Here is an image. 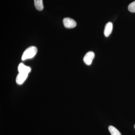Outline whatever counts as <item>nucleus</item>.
Returning <instances> with one entry per match:
<instances>
[{
	"instance_id": "obj_1",
	"label": "nucleus",
	"mask_w": 135,
	"mask_h": 135,
	"mask_svg": "<svg viewBox=\"0 0 135 135\" xmlns=\"http://www.w3.org/2000/svg\"><path fill=\"white\" fill-rule=\"evenodd\" d=\"M37 52V49L35 46H31L27 48L23 53L22 57V60L33 58Z\"/></svg>"
},
{
	"instance_id": "obj_2",
	"label": "nucleus",
	"mask_w": 135,
	"mask_h": 135,
	"mask_svg": "<svg viewBox=\"0 0 135 135\" xmlns=\"http://www.w3.org/2000/svg\"><path fill=\"white\" fill-rule=\"evenodd\" d=\"M63 24L66 28L71 29L75 27L77 23L75 20L69 17L64 18L63 20Z\"/></svg>"
},
{
	"instance_id": "obj_3",
	"label": "nucleus",
	"mask_w": 135,
	"mask_h": 135,
	"mask_svg": "<svg viewBox=\"0 0 135 135\" xmlns=\"http://www.w3.org/2000/svg\"><path fill=\"white\" fill-rule=\"evenodd\" d=\"M95 57V54L92 51L88 52L84 56L83 61L86 64L90 65L92 64V61Z\"/></svg>"
},
{
	"instance_id": "obj_4",
	"label": "nucleus",
	"mask_w": 135,
	"mask_h": 135,
	"mask_svg": "<svg viewBox=\"0 0 135 135\" xmlns=\"http://www.w3.org/2000/svg\"><path fill=\"white\" fill-rule=\"evenodd\" d=\"M28 74H27L19 73L16 78V82L18 85H21L24 83L25 81L27 79Z\"/></svg>"
},
{
	"instance_id": "obj_5",
	"label": "nucleus",
	"mask_w": 135,
	"mask_h": 135,
	"mask_svg": "<svg viewBox=\"0 0 135 135\" xmlns=\"http://www.w3.org/2000/svg\"><path fill=\"white\" fill-rule=\"evenodd\" d=\"M18 70L19 73L29 74V73L31 72V69L29 66H26L23 63H20L18 67Z\"/></svg>"
},
{
	"instance_id": "obj_6",
	"label": "nucleus",
	"mask_w": 135,
	"mask_h": 135,
	"mask_svg": "<svg viewBox=\"0 0 135 135\" xmlns=\"http://www.w3.org/2000/svg\"><path fill=\"white\" fill-rule=\"evenodd\" d=\"M113 25L112 22H109L106 24L104 30V34L105 37H108L112 31Z\"/></svg>"
},
{
	"instance_id": "obj_7",
	"label": "nucleus",
	"mask_w": 135,
	"mask_h": 135,
	"mask_svg": "<svg viewBox=\"0 0 135 135\" xmlns=\"http://www.w3.org/2000/svg\"><path fill=\"white\" fill-rule=\"evenodd\" d=\"M35 8L38 10L42 11L44 8L42 0H34Z\"/></svg>"
},
{
	"instance_id": "obj_8",
	"label": "nucleus",
	"mask_w": 135,
	"mask_h": 135,
	"mask_svg": "<svg viewBox=\"0 0 135 135\" xmlns=\"http://www.w3.org/2000/svg\"><path fill=\"white\" fill-rule=\"evenodd\" d=\"M109 130L112 135H122L119 131L113 126H109Z\"/></svg>"
},
{
	"instance_id": "obj_9",
	"label": "nucleus",
	"mask_w": 135,
	"mask_h": 135,
	"mask_svg": "<svg viewBox=\"0 0 135 135\" xmlns=\"http://www.w3.org/2000/svg\"><path fill=\"white\" fill-rule=\"evenodd\" d=\"M128 9L131 12H135V1L129 5Z\"/></svg>"
},
{
	"instance_id": "obj_10",
	"label": "nucleus",
	"mask_w": 135,
	"mask_h": 135,
	"mask_svg": "<svg viewBox=\"0 0 135 135\" xmlns=\"http://www.w3.org/2000/svg\"><path fill=\"white\" fill-rule=\"evenodd\" d=\"M134 128L135 129V124L134 125Z\"/></svg>"
}]
</instances>
